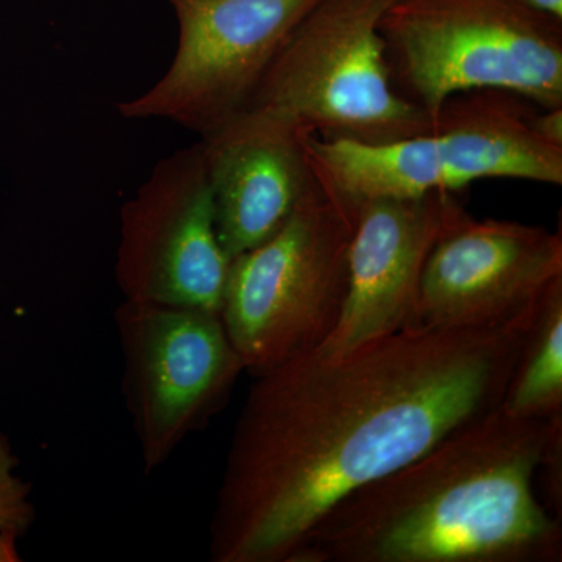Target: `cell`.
Instances as JSON below:
<instances>
[{
    "instance_id": "1",
    "label": "cell",
    "mask_w": 562,
    "mask_h": 562,
    "mask_svg": "<svg viewBox=\"0 0 562 562\" xmlns=\"http://www.w3.org/2000/svg\"><path fill=\"white\" fill-rule=\"evenodd\" d=\"M538 305L502 327H412L254 376L211 517V560L294 562L336 503L498 408Z\"/></svg>"
},
{
    "instance_id": "2",
    "label": "cell",
    "mask_w": 562,
    "mask_h": 562,
    "mask_svg": "<svg viewBox=\"0 0 562 562\" xmlns=\"http://www.w3.org/2000/svg\"><path fill=\"white\" fill-rule=\"evenodd\" d=\"M557 416L484 414L336 503L294 562H560L561 519L536 492Z\"/></svg>"
},
{
    "instance_id": "3",
    "label": "cell",
    "mask_w": 562,
    "mask_h": 562,
    "mask_svg": "<svg viewBox=\"0 0 562 562\" xmlns=\"http://www.w3.org/2000/svg\"><path fill=\"white\" fill-rule=\"evenodd\" d=\"M380 33L395 90L432 122L472 91L562 106V20L524 0H397Z\"/></svg>"
},
{
    "instance_id": "4",
    "label": "cell",
    "mask_w": 562,
    "mask_h": 562,
    "mask_svg": "<svg viewBox=\"0 0 562 562\" xmlns=\"http://www.w3.org/2000/svg\"><path fill=\"white\" fill-rule=\"evenodd\" d=\"M538 106L505 91L449 99L431 131L387 143L306 138L314 172L350 206L460 192L473 181L562 183V147L538 135Z\"/></svg>"
},
{
    "instance_id": "5",
    "label": "cell",
    "mask_w": 562,
    "mask_h": 562,
    "mask_svg": "<svg viewBox=\"0 0 562 562\" xmlns=\"http://www.w3.org/2000/svg\"><path fill=\"white\" fill-rule=\"evenodd\" d=\"M395 2L322 0L243 111L322 139L387 143L431 131V117L392 83L380 22Z\"/></svg>"
},
{
    "instance_id": "6",
    "label": "cell",
    "mask_w": 562,
    "mask_h": 562,
    "mask_svg": "<svg viewBox=\"0 0 562 562\" xmlns=\"http://www.w3.org/2000/svg\"><path fill=\"white\" fill-rule=\"evenodd\" d=\"M353 228V206L316 176L279 231L232 258L221 316L244 371L324 346L346 302Z\"/></svg>"
},
{
    "instance_id": "7",
    "label": "cell",
    "mask_w": 562,
    "mask_h": 562,
    "mask_svg": "<svg viewBox=\"0 0 562 562\" xmlns=\"http://www.w3.org/2000/svg\"><path fill=\"white\" fill-rule=\"evenodd\" d=\"M122 391L146 475L224 408L244 371L221 313L124 299Z\"/></svg>"
},
{
    "instance_id": "8",
    "label": "cell",
    "mask_w": 562,
    "mask_h": 562,
    "mask_svg": "<svg viewBox=\"0 0 562 562\" xmlns=\"http://www.w3.org/2000/svg\"><path fill=\"white\" fill-rule=\"evenodd\" d=\"M322 0H169L179 44L149 91L121 102L125 120H168L209 135L241 113L281 46Z\"/></svg>"
},
{
    "instance_id": "9",
    "label": "cell",
    "mask_w": 562,
    "mask_h": 562,
    "mask_svg": "<svg viewBox=\"0 0 562 562\" xmlns=\"http://www.w3.org/2000/svg\"><path fill=\"white\" fill-rule=\"evenodd\" d=\"M231 262L199 140L157 162L122 209L117 286L128 301L221 313Z\"/></svg>"
},
{
    "instance_id": "10",
    "label": "cell",
    "mask_w": 562,
    "mask_h": 562,
    "mask_svg": "<svg viewBox=\"0 0 562 562\" xmlns=\"http://www.w3.org/2000/svg\"><path fill=\"white\" fill-rule=\"evenodd\" d=\"M562 280L561 232L465 213L422 273L416 327L494 328L530 313Z\"/></svg>"
},
{
    "instance_id": "11",
    "label": "cell",
    "mask_w": 562,
    "mask_h": 562,
    "mask_svg": "<svg viewBox=\"0 0 562 562\" xmlns=\"http://www.w3.org/2000/svg\"><path fill=\"white\" fill-rule=\"evenodd\" d=\"M465 213L457 192L443 191L355 206L346 302L335 330L316 351L339 355L416 327L428 255Z\"/></svg>"
},
{
    "instance_id": "12",
    "label": "cell",
    "mask_w": 562,
    "mask_h": 562,
    "mask_svg": "<svg viewBox=\"0 0 562 562\" xmlns=\"http://www.w3.org/2000/svg\"><path fill=\"white\" fill-rule=\"evenodd\" d=\"M308 136L246 111L202 136L217 236L228 257L266 241L313 187Z\"/></svg>"
},
{
    "instance_id": "13",
    "label": "cell",
    "mask_w": 562,
    "mask_h": 562,
    "mask_svg": "<svg viewBox=\"0 0 562 562\" xmlns=\"http://www.w3.org/2000/svg\"><path fill=\"white\" fill-rule=\"evenodd\" d=\"M501 406L536 419L562 413V280L536 308Z\"/></svg>"
},
{
    "instance_id": "14",
    "label": "cell",
    "mask_w": 562,
    "mask_h": 562,
    "mask_svg": "<svg viewBox=\"0 0 562 562\" xmlns=\"http://www.w3.org/2000/svg\"><path fill=\"white\" fill-rule=\"evenodd\" d=\"M35 522L32 486L20 473V458L0 430V528L22 538Z\"/></svg>"
},
{
    "instance_id": "15",
    "label": "cell",
    "mask_w": 562,
    "mask_h": 562,
    "mask_svg": "<svg viewBox=\"0 0 562 562\" xmlns=\"http://www.w3.org/2000/svg\"><path fill=\"white\" fill-rule=\"evenodd\" d=\"M543 491V506L561 519L562 509V414L554 417L543 449L538 479Z\"/></svg>"
},
{
    "instance_id": "16",
    "label": "cell",
    "mask_w": 562,
    "mask_h": 562,
    "mask_svg": "<svg viewBox=\"0 0 562 562\" xmlns=\"http://www.w3.org/2000/svg\"><path fill=\"white\" fill-rule=\"evenodd\" d=\"M535 131L547 143L562 147V106L561 109H538L532 117Z\"/></svg>"
},
{
    "instance_id": "17",
    "label": "cell",
    "mask_w": 562,
    "mask_h": 562,
    "mask_svg": "<svg viewBox=\"0 0 562 562\" xmlns=\"http://www.w3.org/2000/svg\"><path fill=\"white\" fill-rule=\"evenodd\" d=\"M18 541H20L18 536L11 535V532L0 528V562L21 561Z\"/></svg>"
},
{
    "instance_id": "18",
    "label": "cell",
    "mask_w": 562,
    "mask_h": 562,
    "mask_svg": "<svg viewBox=\"0 0 562 562\" xmlns=\"http://www.w3.org/2000/svg\"><path fill=\"white\" fill-rule=\"evenodd\" d=\"M528 5L541 10L543 13L552 14L554 18L562 20V0H524Z\"/></svg>"
}]
</instances>
